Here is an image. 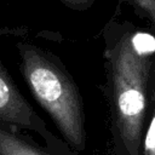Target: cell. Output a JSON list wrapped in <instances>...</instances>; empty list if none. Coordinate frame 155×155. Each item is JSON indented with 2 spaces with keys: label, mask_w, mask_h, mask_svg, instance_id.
I'll return each mask as SVG.
<instances>
[{
  "label": "cell",
  "mask_w": 155,
  "mask_h": 155,
  "mask_svg": "<svg viewBox=\"0 0 155 155\" xmlns=\"http://www.w3.org/2000/svg\"><path fill=\"white\" fill-rule=\"evenodd\" d=\"M0 155H56L18 134L12 127L0 124Z\"/></svg>",
  "instance_id": "4"
},
{
  "label": "cell",
  "mask_w": 155,
  "mask_h": 155,
  "mask_svg": "<svg viewBox=\"0 0 155 155\" xmlns=\"http://www.w3.org/2000/svg\"><path fill=\"white\" fill-rule=\"evenodd\" d=\"M0 124L12 128L29 130L45 138L46 144L58 139L46 128L45 122L34 111L25 97L21 93L15 80L0 59Z\"/></svg>",
  "instance_id": "3"
},
{
  "label": "cell",
  "mask_w": 155,
  "mask_h": 155,
  "mask_svg": "<svg viewBox=\"0 0 155 155\" xmlns=\"http://www.w3.org/2000/svg\"><path fill=\"white\" fill-rule=\"evenodd\" d=\"M107 94L116 155H142L154 93L155 29L110 19L104 30Z\"/></svg>",
  "instance_id": "1"
},
{
  "label": "cell",
  "mask_w": 155,
  "mask_h": 155,
  "mask_svg": "<svg viewBox=\"0 0 155 155\" xmlns=\"http://www.w3.org/2000/svg\"><path fill=\"white\" fill-rule=\"evenodd\" d=\"M142 155H155V63H154V93H153V109L148 121L144 134Z\"/></svg>",
  "instance_id": "6"
},
{
  "label": "cell",
  "mask_w": 155,
  "mask_h": 155,
  "mask_svg": "<svg viewBox=\"0 0 155 155\" xmlns=\"http://www.w3.org/2000/svg\"><path fill=\"white\" fill-rule=\"evenodd\" d=\"M128 4L140 18L155 29V0H119V5Z\"/></svg>",
  "instance_id": "5"
},
{
  "label": "cell",
  "mask_w": 155,
  "mask_h": 155,
  "mask_svg": "<svg viewBox=\"0 0 155 155\" xmlns=\"http://www.w3.org/2000/svg\"><path fill=\"white\" fill-rule=\"evenodd\" d=\"M21 74L31 94L51 116L68 145L86 148L85 109L75 81L61 59L47 50L28 42L16 45Z\"/></svg>",
  "instance_id": "2"
},
{
  "label": "cell",
  "mask_w": 155,
  "mask_h": 155,
  "mask_svg": "<svg viewBox=\"0 0 155 155\" xmlns=\"http://www.w3.org/2000/svg\"><path fill=\"white\" fill-rule=\"evenodd\" d=\"M63 5H65L67 7L71 8V10H76V11H84L90 8L94 0H59Z\"/></svg>",
  "instance_id": "7"
}]
</instances>
